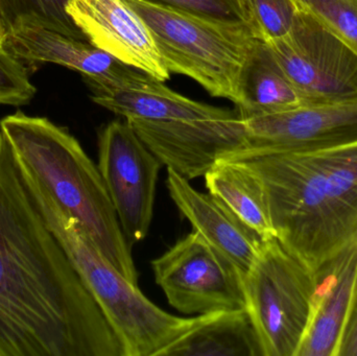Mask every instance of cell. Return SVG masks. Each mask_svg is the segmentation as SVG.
<instances>
[{
	"mask_svg": "<svg viewBox=\"0 0 357 356\" xmlns=\"http://www.w3.org/2000/svg\"><path fill=\"white\" fill-rule=\"evenodd\" d=\"M0 343L6 356H123L0 132Z\"/></svg>",
	"mask_w": 357,
	"mask_h": 356,
	"instance_id": "6da1fadb",
	"label": "cell"
},
{
	"mask_svg": "<svg viewBox=\"0 0 357 356\" xmlns=\"http://www.w3.org/2000/svg\"><path fill=\"white\" fill-rule=\"evenodd\" d=\"M222 160L235 161L257 177L275 236L312 271L357 238V142Z\"/></svg>",
	"mask_w": 357,
	"mask_h": 356,
	"instance_id": "7a4b0ae2",
	"label": "cell"
},
{
	"mask_svg": "<svg viewBox=\"0 0 357 356\" xmlns=\"http://www.w3.org/2000/svg\"><path fill=\"white\" fill-rule=\"evenodd\" d=\"M19 164L73 215L100 252L132 284L138 272L98 165L64 127L18 111L0 121Z\"/></svg>",
	"mask_w": 357,
	"mask_h": 356,
	"instance_id": "3957f363",
	"label": "cell"
},
{
	"mask_svg": "<svg viewBox=\"0 0 357 356\" xmlns=\"http://www.w3.org/2000/svg\"><path fill=\"white\" fill-rule=\"evenodd\" d=\"M18 163V161H17ZM21 177L48 229L104 314L123 347V356H159L192 330L201 316L171 315L126 279L92 242L81 224L19 164Z\"/></svg>",
	"mask_w": 357,
	"mask_h": 356,
	"instance_id": "277c9868",
	"label": "cell"
},
{
	"mask_svg": "<svg viewBox=\"0 0 357 356\" xmlns=\"http://www.w3.org/2000/svg\"><path fill=\"white\" fill-rule=\"evenodd\" d=\"M125 1L148 25L169 72L186 75L210 95L241 106L243 68L259 40L252 29L146 0Z\"/></svg>",
	"mask_w": 357,
	"mask_h": 356,
	"instance_id": "5b68a950",
	"label": "cell"
},
{
	"mask_svg": "<svg viewBox=\"0 0 357 356\" xmlns=\"http://www.w3.org/2000/svg\"><path fill=\"white\" fill-rule=\"evenodd\" d=\"M316 291L312 269L276 238L264 240L243 274L245 309L264 356H297L314 318Z\"/></svg>",
	"mask_w": 357,
	"mask_h": 356,
	"instance_id": "8992f818",
	"label": "cell"
},
{
	"mask_svg": "<svg viewBox=\"0 0 357 356\" xmlns=\"http://www.w3.org/2000/svg\"><path fill=\"white\" fill-rule=\"evenodd\" d=\"M266 43L306 106L356 104L357 52L314 15L299 6L291 33Z\"/></svg>",
	"mask_w": 357,
	"mask_h": 356,
	"instance_id": "52a82bcc",
	"label": "cell"
},
{
	"mask_svg": "<svg viewBox=\"0 0 357 356\" xmlns=\"http://www.w3.org/2000/svg\"><path fill=\"white\" fill-rule=\"evenodd\" d=\"M155 281L184 315L245 309L243 272L193 230L152 261Z\"/></svg>",
	"mask_w": 357,
	"mask_h": 356,
	"instance_id": "ba28073f",
	"label": "cell"
},
{
	"mask_svg": "<svg viewBox=\"0 0 357 356\" xmlns=\"http://www.w3.org/2000/svg\"><path fill=\"white\" fill-rule=\"evenodd\" d=\"M98 169L130 246L148 236L162 162L127 121H115L98 135Z\"/></svg>",
	"mask_w": 357,
	"mask_h": 356,
	"instance_id": "9c48e42d",
	"label": "cell"
},
{
	"mask_svg": "<svg viewBox=\"0 0 357 356\" xmlns=\"http://www.w3.org/2000/svg\"><path fill=\"white\" fill-rule=\"evenodd\" d=\"M126 121L163 165L189 181L247 146L245 123L237 112L197 121Z\"/></svg>",
	"mask_w": 357,
	"mask_h": 356,
	"instance_id": "30bf717a",
	"label": "cell"
},
{
	"mask_svg": "<svg viewBox=\"0 0 357 356\" xmlns=\"http://www.w3.org/2000/svg\"><path fill=\"white\" fill-rule=\"evenodd\" d=\"M243 121L247 146L235 154L308 152L357 142V102L302 106Z\"/></svg>",
	"mask_w": 357,
	"mask_h": 356,
	"instance_id": "8fae6325",
	"label": "cell"
},
{
	"mask_svg": "<svg viewBox=\"0 0 357 356\" xmlns=\"http://www.w3.org/2000/svg\"><path fill=\"white\" fill-rule=\"evenodd\" d=\"M65 8L96 47L163 83L171 79L150 29L125 0H67Z\"/></svg>",
	"mask_w": 357,
	"mask_h": 356,
	"instance_id": "7c38bea8",
	"label": "cell"
},
{
	"mask_svg": "<svg viewBox=\"0 0 357 356\" xmlns=\"http://www.w3.org/2000/svg\"><path fill=\"white\" fill-rule=\"evenodd\" d=\"M84 81L94 102L126 119L197 121L224 118L235 113L185 98L139 69L114 83Z\"/></svg>",
	"mask_w": 357,
	"mask_h": 356,
	"instance_id": "4fadbf2b",
	"label": "cell"
},
{
	"mask_svg": "<svg viewBox=\"0 0 357 356\" xmlns=\"http://www.w3.org/2000/svg\"><path fill=\"white\" fill-rule=\"evenodd\" d=\"M314 274V318L297 356H339L357 300V238Z\"/></svg>",
	"mask_w": 357,
	"mask_h": 356,
	"instance_id": "5bb4252c",
	"label": "cell"
},
{
	"mask_svg": "<svg viewBox=\"0 0 357 356\" xmlns=\"http://www.w3.org/2000/svg\"><path fill=\"white\" fill-rule=\"evenodd\" d=\"M167 186L172 200L193 230L245 273L255 261L264 238L243 225L211 194L197 192L189 180L169 167Z\"/></svg>",
	"mask_w": 357,
	"mask_h": 356,
	"instance_id": "9a60e30c",
	"label": "cell"
},
{
	"mask_svg": "<svg viewBox=\"0 0 357 356\" xmlns=\"http://www.w3.org/2000/svg\"><path fill=\"white\" fill-rule=\"evenodd\" d=\"M3 46L25 66L54 63L79 71L84 79L114 83L123 81L136 70L91 42L43 27L14 29L6 33Z\"/></svg>",
	"mask_w": 357,
	"mask_h": 356,
	"instance_id": "2e32d148",
	"label": "cell"
},
{
	"mask_svg": "<svg viewBox=\"0 0 357 356\" xmlns=\"http://www.w3.org/2000/svg\"><path fill=\"white\" fill-rule=\"evenodd\" d=\"M159 356H264L247 309L204 314Z\"/></svg>",
	"mask_w": 357,
	"mask_h": 356,
	"instance_id": "e0dca14e",
	"label": "cell"
},
{
	"mask_svg": "<svg viewBox=\"0 0 357 356\" xmlns=\"http://www.w3.org/2000/svg\"><path fill=\"white\" fill-rule=\"evenodd\" d=\"M241 93L243 102L237 113L243 119L306 106L261 40H256L245 63Z\"/></svg>",
	"mask_w": 357,
	"mask_h": 356,
	"instance_id": "ac0fdd59",
	"label": "cell"
},
{
	"mask_svg": "<svg viewBox=\"0 0 357 356\" xmlns=\"http://www.w3.org/2000/svg\"><path fill=\"white\" fill-rule=\"evenodd\" d=\"M208 192L264 240L276 238L261 183L235 161L220 160L205 176Z\"/></svg>",
	"mask_w": 357,
	"mask_h": 356,
	"instance_id": "d6986e66",
	"label": "cell"
},
{
	"mask_svg": "<svg viewBox=\"0 0 357 356\" xmlns=\"http://www.w3.org/2000/svg\"><path fill=\"white\" fill-rule=\"evenodd\" d=\"M67 0H0V21L4 33L19 27L38 26L88 41L67 14Z\"/></svg>",
	"mask_w": 357,
	"mask_h": 356,
	"instance_id": "ffe728a7",
	"label": "cell"
},
{
	"mask_svg": "<svg viewBox=\"0 0 357 356\" xmlns=\"http://www.w3.org/2000/svg\"><path fill=\"white\" fill-rule=\"evenodd\" d=\"M258 39L272 42L291 33L299 6L296 0H243Z\"/></svg>",
	"mask_w": 357,
	"mask_h": 356,
	"instance_id": "44dd1931",
	"label": "cell"
},
{
	"mask_svg": "<svg viewBox=\"0 0 357 356\" xmlns=\"http://www.w3.org/2000/svg\"><path fill=\"white\" fill-rule=\"evenodd\" d=\"M357 52V0H296Z\"/></svg>",
	"mask_w": 357,
	"mask_h": 356,
	"instance_id": "7402d4cb",
	"label": "cell"
},
{
	"mask_svg": "<svg viewBox=\"0 0 357 356\" xmlns=\"http://www.w3.org/2000/svg\"><path fill=\"white\" fill-rule=\"evenodd\" d=\"M146 1L162 4V6H169L182 12L211 19V20L245 25L255 33L251 18L243 0H146Z\"/></svg>",
	"mask_w": 357,
	"mask_h": 356,
	"instance_id": "603a6c76",
	"label": "cell"
},
{
	"mask_svg": "<svg viewBox=\"0 0 357 356\" xmlns=\"http://www.w3.org/2000/svg\"><path fill=\"white\" fill-rule=\"evenodd\" d=\"M27 68L4 46L0 47V105L23 106L35 96Z\"/></svg>",
	"mask_w": 357,
	"mask_h": 356,
	"instance_id": "cb8c5ba5",
	"label": "cell"
},
{
	"mask_svg": "<svg viewBox=\"0 0 357 356\" xmlns=\"http://www.w3.org/2000/svg\"><path fill=\"white\" fill-rule=\"evenodd\" d=\"M339 356H357V300L344 332Z\"/></svg>",
	"mask_w": 357,
	"mask_h": 356,
	"instance_id": "d4e9b609",
	"label": "cell"
},
{
	"mask_svg": "<svg viewBox=\"0 0 357 356\" xmlns=\"http://www.w3.org/2000/svg\"><path fill=\"white\" fill-rule=\"evenodd\" d=\"M4 40H6V33H4L3 27H2L1 21H0V47L3 46Z\"/></svg>",
	"mask_w": 357,
	"mask_h": 356,
	"instance_id": "484cf974",
	"label": "cell"
},
{
	"mask_svg": "<svg viewBox=\"0 0 357 356\" xmlns=\"http://www.w3.org/2000/svg\"><path fill=\"white\" fill-rule=\"evenodd\" d=\"M0 356H6V351H4L3 346H2L1 343H0Z\"/></svg>",
	"mask_w": 357,
	"mask_h": 356,
	"instance_id": "4316f807",
	"label": "cell"
}]
</instances>
